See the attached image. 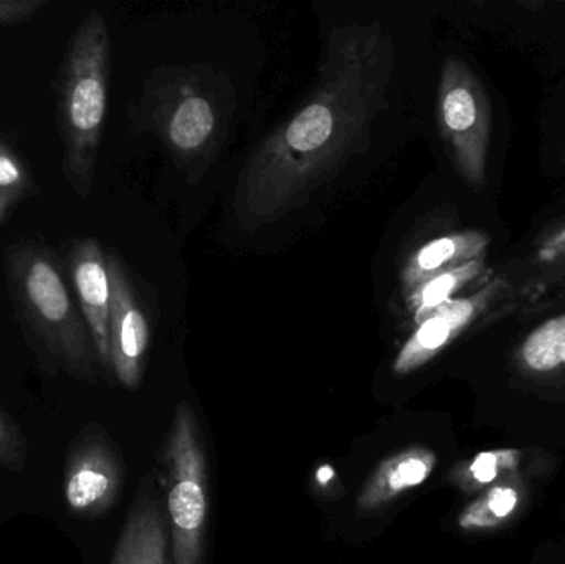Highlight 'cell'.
Returning a JSON list of instances; mask_svg holds the SVG:
<instances>
[{
	"label": "cell",
	"mask_w": 565,
	"mask_h": 564,
	"mask_svg": "<svg viewBox=\"0 0 565 564\" xmlns=\"http://www.w3.org/2000/svg\"><path fill=\"white\" fill-rule=\"evenodd\" d=\"M437 119L461 178L473 188H483L493 121L490 96L473 70L458 56H448L441 68Z\"/></svg>",
	"instance_id": "cell-5"
},
{
	"label": "cell",
	"mask_w": 565,
	"mask_h": 564,
	"mask_svg": "<svg viewBox=\"0 0 565 564\" xmlns=\"http://www.w3.org/2000/svg\"><path fill=\"white\" fill-rule=\"evenodd\" d=\"M168 540V526L158 503L151 497H139L109 564H169Z\"/></svg>",
	"instance_id": "cell-12"
},
{
	"label": "cell",
	"mask_w": 565,
	"mask_h": 564,
	"mask_svg": "<svg viewBox=\"0 0 565 564\" xmlns=\"http://www.w3.org/2000/svg\"><path fill=\"white\" fill-rule=\"evenodd\" d=\"M109 73L108 23L99 10H89L63 56L56 96L63 174L79 199L88 198L95 182L108 111Z\"/></svg>",
	"instance_id": "cell-3"
},
{
	"label": "cell",
	"mask_w": 565,
	"mask_h": 564,
	"mask_svg": "<svg viewBox=\"0 0 565 564\" xmlns=\"http://www.w3.org/2000/svg\"><path fill=\"white\" fill-rule=\"evenodd\" d=\"M524 363L531 370L547 373L565 363V315L541 324L524 341Z\"/></svg>",
	"instance_id": "cell-15"
},
{
	"label": "cell",
	"mask_w": 565,
	"mask_h": 564,
	"mask_svg": "<svg viewBox=\"0 0 565 564\" xmlns=\"http://www.w3.org/2000/svg\"><path fill=\"white\" fill-rule=\"evenodd\" d=\"M518 496L514 490L511 489H498L491 493L490 509L494 515L504 517L514 509L516 506Z\"/></svg>",
	"instance_id": "cell-20"
},
{
	"label": "cell",
	"mask_w": 565,
	"mask_h": 564,
	"mask_svg": "<svg viewBox=\"0 0 565 564\" xmlns=\"http://www.w3.org/2000/svg\"><path fill=\"white\" fill-rule=\"evenodd\" d=\"M111 310H109V358L111 371L128 390L141 384L142 366L149 347V323L128 270L118 255L106 254Z\"/></svg>",
	"instance_id": "cell-8"
},
{
	"label": "cell",
	"mask_w": 565,
	"mask_h": 564,
	"mask_svg": "<svg viewBox=\"0 0 565 564\" xmlns=\"http://www.w3.org/2000/svg\"><path fill=\"white\" fill-rule=\"evenodd\" d=\"M434 464V456L425 449H408L388 457L359 493V510L374 512L384 509L402 493L422 486L430 476Z\"/></svg>",
	"instance_id": "cell-13"
},
{
	"label": "cell",
	"mask_w": 565,
	"mask_h": 564,
	"mask_svg": "<svg viewBox=\"0 0 565 564\" xmlns=\"http://www.w3.org/2000/svg\"><path fill=\"white\" fill-rule=\"evenodd\" d=\"M66 270H68V280L75 294L76 304L92 334L99 368L111 371V358H109L111 285H109L108 260L102 244L95 237L73 241L68 248Z\"/></svg>",
	"instance_id": "cell-10"
},
{
	"label": "cell",
	"mask_w": 565,
	"mask_h": 564,
	"mask_svg": "<svg viewBox=\"0 0 565 564\" xmlns=\"http://www.w3.org/2000/svg\"><path fill=\"white\" fill-rule=\"evenodd\" d=\"M168 456L172 477L168 507L174 564H201L207 522L205 456L194 413L188 406L179 407L175 414Z\"/></svg>",
	"instance_id": "cell-6"
},
{
	"label": "cell",
	"mask_w": 565,
	"mask_h": 564,
	"mask_svg": "<svg viewBox=\"0 0 565 564\" xmlns=\"http://www.w3.org/2000/svg\"><path fill=\"white\" fill-rule=\"evenodd\" d=\"M7 284L29 340L43 360L75 380L95 383L98 357L55 252L35 242L9 248Z\"/></svg>",
	"instance_id": "cell-2"
},
{
	"label": "cell",
	"mask_w": 565,
	"mask_h": 564,
	"mask_svg": "<svg viewBox=\"0 0 565 564\" xmlns=\"http://www.w3.org/2000/svg\"><path fill=\"white\" fill-rule=\"evenodd\" d=\"M394 72V39L381 22L332 30L311 95L258 142L238 175L234 211L244 231L275 224L308 204L367 151L372 126L388 108Z\"/></svg>",
	"instance_id": "cell-1"
},
{
	"label": "cell",
	"mask_w": 565,
	"mask_h": 564,
	"mask_svg": "<svg viewBox=\"0 0 565 564\" xmlns=\"http://www.w3.org/2000/svg\"><path fill=\"white\" fill-rule=\"evenodd\" d=\"M490 242V235L480 231L457 232L427 242L405 262L401 274L402 291L408 295L437 275L487 257Z\"/></svg>",
	"instance_id": "cell-11"
},
{
	"label": "cell",
	"mask_w": 565,
	"mask_h": 564,
	"mask_svg": "<svg viewBox=\"0 0 565 564\" xmlns=\"http://www.w3.org/2000/svg\"><path fill=\"white\" fill-rule=\"evenodd\" d=\"M32 189V178L23 159L0 139V191L26 195Z\"/></svg>",
	"instance_id": "cell-17"
},
{
	"label": "cell",
	"mask_w": 565,
	"mask_h": 564,
	"mask_svg": "<svg viewBox=\"0 0 565 564\" xmlns=\"http://www.w3.org/2000/svg\"><path fill=\"white\" fill-rule=\"evenodd\" d=\"M488 274L490 270H488L487 262L484 258H480V260H473L454 268V270L437 275L412 290L411 294L405 295L407 310L414 315V318L422 317L440 305L455 300L457 298L455 295L460 294L475 281L487 280L484 277Z\"/></svg>",
	"instance_id": "cell-14"
},
{
	"label": "cell",
	"mask_w": 565,
	"mask_h": 564,
	"mask_svg": "<svg viewBox=\"0 0 565 564\" xmlns=\"http://www.w3.org/2000/svg\"><path fill=\"white\" fill-rule=\"evenodd\" d=\"M501 281H490L477 294L455 298L422 317L414 318L417 330L398 351L392 366L394 373L405 376L434 360L455 338L460 337L478 318L490 310L501 294Z\"/></svg>",
	"instance_id": "cell-9"
},
{
	"label": "cell",
	"mask_w": 565,
	"mask_h": 564,
	"mask_svg": "<svg viewBox=\"0 0 565 564\" xmlns=\"http://www.w3.org/2000/svg\"><path fill=\"white\" fill-rule=\"evenodd\" d=\"M122 486V467L99 427L88 426L70 447L63 469V502L79 519L111 510Z\"/></svg>",
	"instance_id": "cell-7"
},
{
	"label": "cell",
	"mask_w": 565,
	"mask_h": 564,
	"mask_svg": "<svg viewBox=\"0 0 565 564\" xmlns=\"http://www.w3.org/2000/svg\"><path fill=\"white\" fill-rule=\"evenodd\" d=\"M26 462V440L22 430L0 407V467L20 472Z\"/></svg>",
	"instance_id": "cell-16"
},
{
	"label": "cell",
	"mask_w": 565,
	"mask_h": 564,
	"mask_svg": "<svg viewBox=\"0 0 565 564\" xmlns=\"http://www.w3.org/2000/svg\"><path fill=\"white\" fill-rule=\"evenodd\" d=\"M45 6L46 0H0V26L32 19Z\"/></svg>",
	"instance_id": "cell-18"
},
{
	"label": "cell",
	"mask_w": 565,
	"mask_h": 564,
	"mask_svg": "<svg viewBox=\"0 0 565 564\" xmlns=\"http://www.w3.org/2000/svg\"><path fill=\"white\" fill-rule=\"evenodd\" d=\"M540 257L547 262L565 258V225L541 245Z\"/></svg>",
	"instance_id": "cell-19"
},
{
	"label": "cell",
	"mask_w": 565,
	"mask_h": 564,
	"mask_svg": "<svg viewBox=\"0 0 565 564\" xmlns=\"http://www.w3.org/2000/svg\"><path fill=\"white\" fill-rule=\"evenodd\" d=\"M231 93H217V79L204 68L158 70L149 76L132 123L151 132L175 164L195 181L214 161L227 126Z\"/></svg>",
	"instance_id": "cell-4"
},
{
	"label": "cell",
	"mask_w": 565,
	"mask_h": 564,
	"mask_svg": "<svg viewBox=\"0 0 565 564\" xmlns=\"http://www.w3.org/2000/svg\"><path fill=\"white\" fill-rule=\"evenodd\" d=\"M497 472V457H494L493 454H483V456L478 457L473 466H471V473H473L475 479L481 483H488L494 480Z\"/></svg>",
	"instance_id": "cell-21"
},
{
	"label": "cell",
	"mask_w": 565,
	"mask_h": 564,
	"mask_svg": "<svg viewBox=\"0 0 565 564\" xmlns=\"http://www.w3.org/2000/svg\"><path fill=\"white\" fill-rule=\"evenodd\" d=\"M22 199H25V195L17 194V192L0 191V222L10 214V211H12Z\"/></svg>",
	"instance_id": "cell-22"
}]
</instances>
